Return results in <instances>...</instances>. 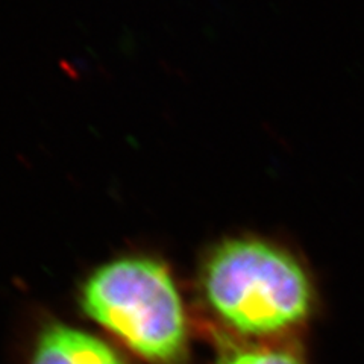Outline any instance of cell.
<instances>
[{"label": "cell", "instance_id": "cell-3", "mask_svg": "<svg viewBox=\"0 0 364 364\" xmlns=\"http://www.w3.org/2000/svg\"><path fill=\"white\" fill-rule=\"evenodd\" d=\"M31 364H127L107 341L82 329L52 323L40 333Z\"/></svg>", "mask_w": 364, "mask_h": 364}, {"label": "cell", "instance_id": "cell-2", "mask_svg": "<svg viewBox=\"0 0 364 364\" xmlns=\"http://www.w3.org/2000/svg\"><path fill=\"white\" fill-rule=\"evenodd\" d=\"M85 314L149 364H187L188 328L173 277L155 258L123 257L96 269L81 291Z\"/></svg>", "mask_w": 364, "mask_h": 364}, {"label": "cell", "instance_id": "cell-1", "mask_svg": "<svg viewBox=\"0 0 364 364\" xmlns=\"http://www.w3.org/2000/svg\"><path fill=\"white\" fill-rule=\"evenodd\" d=\"M210 309L237 334L278 341L313 314L316 289L310 269L286 245L238 235L215 246L202 269Z\"/></svg>", "mask_w": 364, "mask_h": 364}, {"label": "cell", "instance_id": "cell-4", "mask_svg": "<svg viewBox=\"0 0 364 364\" xmlns=\"http://www.w3.org/2000/svg\"><path fill=\"white\" fill-rule=\"evenodd\" d=\"M219 364H305V361L301 352L291 345L270 341L235 349Z\"/></svg>", "mask_w": 364, "mask_h": 364}]
</instances>
